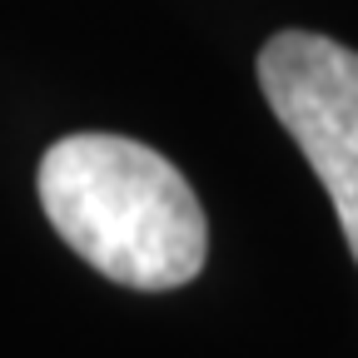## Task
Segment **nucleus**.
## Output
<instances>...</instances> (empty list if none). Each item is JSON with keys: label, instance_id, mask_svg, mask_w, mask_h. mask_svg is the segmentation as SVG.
Returning <instances> with one entry per match:
<instances>
[{"label": "nucleus", "instance_id": "nucleus-2", "mask_svg": "<svg viewBox=\"0 0 358 358\" xmlns=\"http://www.w3.org/2000/svg\"><path fill=\"white\" fill-rule=\"evenodd\" d=\"M259 85L329 189L358 259V50L313 30H279L259 50Z\"/></svg>", "mask_w": 358, "mask_h": 358}, {"label": "nucleus", "instance_id": "nucleus-1", "mask_svg": "<svg viewBox=\"0 0 358 358\" xmlns=\"http://www.w3.org/2000/svg\"><path fill=\"white\" fill-rule=\"evenodd\" d=\"M55 234L105 279L164 294L189 284L209 254L204 209L159 150L124 134H65L35 174Z\"/></svg>", "mask_w": 358, "mask_h": 358}]
</instances>
